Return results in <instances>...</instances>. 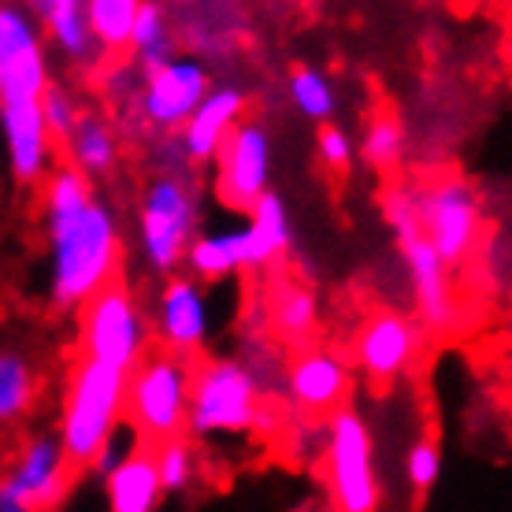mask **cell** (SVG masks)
Segmentation results:
<instances>
[{
	"label": "cell",
	"instance_id": "cell-1",
	"mask_svg": "<svg viewBox=\"0 0 512 512\" xmlns=\"http://www.w3.org/2000/svg\"><path fill=\"white\" fill-rule=\"evenodd\" d=\"M41 190V227L49 245L45 294L52 308L78 312L97 290L119 279L123 227L112 205H104L93 182L71 164H52Z\"/></svg>",
	"mask_w": 512,
	"mask_h": 512
},
{
	"label": "cell",
	"instance_id": "cell-2",
	"mask_svg": "<svg viewBox=\"0 0 512 512\" xmlns=\"http://www.w3.org/2000/svg\"><path fill=\"white\" fill-rule=\"evenodd\" d=\"M271 423V401L264 394V379L245 357H208L193 360L190 409L186 435L193 442H223L249 438Z\"/></svg>",
	"mask_w": 512,
	"mask_h": 512
},
{
	"label": "cell",
	"instance_id": "cell-3",
	"mask_svg": "<svg viewBox=\"0 0 512 512\" xmlns=\"http://www.w3.org/2000/svg\"><path fill=\"white\" fill-rule=\"evenodd\" d=\"M201 231V179L193 164L160 167L145 182L138 205V253L153 275L182 268L193 234Z\"/></svg>",
	"mask_w": 512,
	"mask_h": 512
},
{
	"label": "cell",
	"instance_id": "cell-4",
	"mask_svg": "<svg viewBox=\"0 0 512 512\" xmlns=\"http://www.w3.org/2000/svg\"><path fill=\"white\" fill-rule=\"evenodd\" d=\"M123 394H127V372L119 368H108L93 357H78L67 368L60 412H56V435L78 472H86L97 449L119 431Z\"/></svg>",
	"mask_w": 512,
	"mask_h": 512
},
{
	"label": "cell",
	"instance_id": "cell-5",
	"mask_svg": "<svg viewBox=\"0 0 512 512\" xmlns=\"http://www.w3.org/2000/svg\"><path fill=\"white\" fill-rule=\"evenodd\" d=\"M383 219L394 231V242L401 249L405 271L412 282V301L420 327L446 334L461 323V294L453 286V268L435 253V245L423 238L420 216H416V186H390L383 197Z\"/></svg>",
	"mask_w": 512,
	"mask_h": 512
},
{
	"label": "cell",
	"instance_id": "cell-6",
	"mask_svg": "<svg viewBox=\"0 0 512 512\" xmlns=\"http://www.w3.org/2000/svg\"><path fill=\"white\" fill-rule=\"evenodd\" d=\"M190 379L193 360L153 346L127 372V394H123V423L138 442L153 446L160 438L186 431V409H190Z\"/></svg>",
	"mask_w": 512,
	"mask_h": 512
},
{
	"label": "cell",
	"instance_id": "cell-7",
	"mask_svg": "<svg viewBox=\"0 0 512 512\" xmlns=\"http://www.w3.org/2000/svg\"><path fill=\"white\" fill-rule=\"evenodd\" d=\"M153 349L149 312L141 308L138 294L127 282H108L104 290L78 308V357H93L130 372Z\"/></svg>",
	"mask_w": 512,
	"mask_h": 512
},
{
	"label": "cell",
	"instance_id": "cell-8",
	"mask_svg": "<svg viewBox=\"0 0 512 512\" xmlns=\"http://www.w3.org/2000/svg\"><path fill=\"white\" fill-rule=\"evenodd\" d=\"M323 483L331 505L342 512L379 509V475H375V438L357 409H334L323 427Z\"/></svg>",
	"mask_w": 512,
	"mask_h": 512
},
{
	"label": "cell",
	"instance_id": "cell-9",
	"mask_svg": "<svg viewBox=\"0 0 512 512\" xmlns=\"http://www.w3.org/2000/svg\"><path fill=\"white\" fill-rule=\"evenodd\" d=\"M416 216L423 238L453 271L472 260L487 231L483 197L461 175H442L427 186H416Z\"/></svg>",
	"mask_w": 512,
	"mask_h": 512
},
{
	"label": "cell",
	"instance_id": "cell-10",
	"mask_svg": "<svg viewBox=\"0 0 512 512\" xmlns=\"http://www.w3.org/2000/svg\"><path fill=\"white\" fill-rule=\"evenodd\" d=\"M75 475L78 468L56 431L23 438L8 468L0 472V512L60 509L75 490Z\"/></svg>",
	"mask_w": 512,
	"mask_h": 512
},
{
	"label": "cell",
	"instance_id": "cell-11",
	"mask_svg": "<svg viewBox=\"0 0 512 512\" xmlns=\"http://www.w3.org/2000/svg\"><path fill=\"white\" fill-rule=\"evenodd\" d=\"M149 327H153V346L179 353L186 360L201 357L216 331V308H212L208 282L182 268L164 275L153 312H149Z\"/></svg>",
	"mask_w": 512,
	"mask_h": 512
},
{
	"label": "cell",
	"instance_id": "cell-12",
	"mask_svg": "<svg viewBox=\"0 0 512 512\" xmlns=\"http://www.w3.org/2000/svg\"><path fill=\"white\" fill-rule=\"evenodd\" d=\"M138 78L141 86L134 90L130 101L138 108L141 127L153 130V134H175L212 86V71H208L205 60L186 56V52H175L171 60H164L160 67Z\"/></svg>",
	"mask_w": 512,
	"mask_h": 512
},
{
	"label": "cell",
	"instance_id": "cell-13",
	"mask_svg": "<svg viewBox=\"0 0 512 512\" xmlns=\"http://www.w3.org/2000/svg\"><path fill=\"white\" fill-rule=\"evenodd\" d=\"M208 164H212V190H216L219 205L231 212H245L260 193L271 190L275 153H271L268 127L256 119H242L223 138Z\"/></svg>",
	"mask_w": 512,
	"mask_h": 512
},
{
	"label": "cell",
	"instance_id": "cell-14",
	"mask_svg": "<svg viewBox=\"0 0 512 512\" xmlns=\"http://www.w3.org/2000/svg\"><path fill=\"white\" fill-rule=\"evenodd\" d=\"M52 78L49 41L23 0H0V101L41 97Z\"/></svg>",
	"mask_w": 512,
	"mask_h": 512
},
{
	"label": "cell",
	"instance_id": "cell-15",
	"mask_svg": "<svg viewBox=\"0 0 512 512\" xmlns=\"http://www.w3.org/2000/svg\"><path fill=\"white\" fill-rule=\"evenodd\" d=\"M423 353V327L405 312H375L353 338V360L372 383H394Z\"/></svg>",
	"mask_w": 512,
	"mask_h": 512
},
{
	"label": "cell",
	"instance_id": "cell-16",
	"mask_svg": "<svg viewBox=\"0 0 512 512\" xmlns=\"http://www.w3.org/2000/svg\"><path fill=\"white\" fill-rule=\"evenodd\" d=\"M282 383H286V394H290V405H294L301 416H331L334 409H342L349 401V390H353V372H349L346 357H338L334 349L323 346H301L290 357L286 372H282Z\"/></svg>",
	"mask_w": 512,
	"mask_h": 512
},
{
	"label": "cell",
	"instance_id": "cell-17",
	"mask_svg": "<svg viewBox=\"0 0 512 512\" xmlns=\"http://www.w3.org/2000/svg\"><path fill=\"white\" fill-rule=\"evenodd\" d=\"M0 134H4V156L19 186H38L45 171L56 164V141H52L41 97H8L0 101Z\"/></svg>",
	"mask_w": 512,
	"mask_h": 512
},
{
	"label": "cell",
	"instance_id": "cell-18",
	"mask_svg": "<svg viewBox=\"0 0 512 512\" xmlns=\"http://www.w3.org/2000/svg\"><path fill=\"white\" fill-rule=\"evenodd\" d=\"M245 108H249V93L242 86H234V82L216 86L212 82L205 97L197 101V108L186 116V123L175 130L179 134L175 145H179L182 160L193 167H205L223 145V138L245 119Z\"/></svg>",
	"mask_w": 512,
	"mask_h": 512
},
{
	"label": "cell",
	"instance_id": "cell-19",
	"mask_svg": "<svg viewBox=\"0 0 512 512\" xmlns=\"http://www.w3.org/2000/svg\"><path fill=\"white\" fill-rule=\"evenodd\" d=\"M104 501L112 512H153L164 501V487L156 475L153 446L134 442L108 472L101 475Z\"/></svg>",
	"mask_w": 512,
	"mask_h": 512
},
{
	"label": "cell",
	"instance_id": "cell-20",
	"mask_svg": "<svg viewBox=\"0 0 512 512\" xmlns=\"http://www.w3.org/2000/svg\"><path fill=\"white\" fill-rule=\"evenodd\" d=\"M30 15L38 19L41 34L52 49L75 67H101V52L90 38L86 23V0H23Z\"/></svg>",
	"mask_w": 512,
	"mask_h": 512
},
{
	"label": "cell",
	"instance_id": "cell-21",
	"mask_svg": "<svg viewBox=\"0 0 512 512\" xmlns=\"http://www.w3.org/2000/svg\"><path fill=\"white\" fill-rule=\"evenodd\" d=\"M245 242H249V275L282 264L294 249V223L290 208L279 193H260L253 205L245 208Z\"/></svg>",
	"mask_w": 512,
	"mask_h": 512
},
{
	"label": "cell",
	"instance_id": "cell-22",
	"mask_svg": "<svg viewBox=\"0 0 512 512\" xmlns=\"http://www.w3.org/2000/svg\"><path fill=\"white\" fill-rule=\"evenodd\" d=\"M60 149H64L67 164L82 171L90 182L108 179L119 167V160H123V138H119L116 123L101 116V112H93V108H86L78 116L71 134L60 141Z\"/></svg>",
	"mask_w": 512,
	"mask_h": 512
},
{
	"label": "cell",
	"instance_id": "cell-23",
	"mask_svg": "<svg viewBox=\"0 0 512 512\" xmlns=\"http://www.w3.org/2000/svg\"><path fill=\"white\" fill-rule=\"evenodd\" d=\"M268 327L275 331L282 346H308L320 331V297H316V290L305 282L279 275L268 290Z\"/></svg>",
	"mask_w": 512,
	"mask_h": 512
},
{
	"label": "cell",
	"instance_id": "cell-24",
	"mask_svg": "<svg viewBox=\"0 0 512 512\" xmlns=\"http://www.w3.org/2000/svg\"><path fill=\"white\" fill-rule=\"evenodd\" d=\"M182 268L197 275L201 282L216 286V282L249 275V242H245V227H223V231H197Z\"/></svg>",
	"mask_w": 512,
	"mask_h": 512
},
{
	"label": "cell",
	"instance_id": "cell-25",
	"mask_svg": "<svg viewBox=\"0 0 512 512\" xmlns=\"http://www.w3.org/2000/svg\"><path fill=\"white\" fill-rule=\"evenodd\" d=\"M41 386V368L23 349L0 346V431H12L34 416Z\"/></svg>",
	"mask_w": 512,
	"mask_h": 512
},
{
	"label": "cell",
	"instance_id": "cell-26",
	"mask_svg": "<svg viewBox=\"0 0 512 512\" xmlns=\"http://www.w3.org/2000/svg\"><path fill=\"white\" fill-rule=\"evenodd\" d=\"M179 52V30H175V19L167 12L164 0H141L138 19L130 26V41H127V60L130 67L145 75L160 67L164 60H171Z\"/></svg>",
	"mask_w": 512,
	"mask_h": 512
},
{
	"label": "cell",
	"instance_id": "cell-27",
	"mask_svg": "<svg viewBox=\"0 0 512 512\" xmlns=\"http://www.w3.org/2000/svg\"><path fill=\"white\" fill-rule=\"evenodd\" d=\"M141 0H86V23H90V38L101 52L104 64L123 60L127 56L130 26L138 19Z\"/></svg>",
	"mask_w": 512,
	"mask_h": 512
},
{
	"label": "cell",
	"instance_id": "cell-28",
	"mask_svg": "<svg viewBox=\"0 0 512 512\" xmlns=\"http://www.w3.org/2000/svg\"><path fill=\"white\" fill-rule=\"evenodd\" d=\"M153 461H156V475H160V487H164V498L167 494H186L193 487L197 472H201L197 442L186 431L153 442Z\"/></svg>",
	"mask_w": 512,
	"mask_h": 512
},
{
	"label": "cell",
	"instance_id": "cell-29",
	"mask_svg": "<svg viewBox=\"0 0 512 512\" xmlns=\"http://www.w3.org/2000/svg\"><path fill=\"white\" fill-rule=\"evenodd\" d=\"M405 127H401V119L383 112V116L368 119V127H364V138H360L357 153L360 160L372 167V171H394L401 160H405Z\"/></svg>",
	"mask_w": 512,
	"mask_h": 512
},
{
	"label": "cell",
	"instance_id": "cell-30",
	"mask_svg": "<svg viewBox=\"0 0 512 512\" xmlns=\"http://www.w3.org/2000/svg\"><path fill=\"white\" fill-rule=\"evenodd\" d=\"M286 90H290V101H294L297 112L305 119H312V123H327L338 112L334 82L323 75L320 67H297L294 75H290V82H286Z\"/></svg>",
	"mask_w": 512,
	"mask_h": 512
},
{
	"label": "cell",
	"instance_id": "cell-31",
	"mask_svg": "<svg viewBox=\"0 0 512 512\" xmlns=\"http://www.w3.org/2000/svg\"><path fill=\"white\" fill-rule=\"evenodd\" d=\"M82 112H86L82 97H78L71 86L56 82V78H49V86H45V93H41V116H45V127H49V134H52V141H56V145L71 134V127L78 123V116H82Z\"/></svg>",
	"mask_w": 512,
	"mask_h": 512
},
{
	"label": "cell",
	"instance_id": "cell-32",
	"mask_svg": "<svg viewBox=\"0 0 512 512\" xmlns=\"http://www.w3.org/2000/svg\"><path fill=\"white\" fill-rule=\"evenodd\" d=\"M405 475H409V487L416 494L435 490V483L442 479V449L431 438H420L416 446L405 453Z\"/></svg>",
	"mask_w": 512,
	"mask_h": 512
},
{
	"label": "cell",
	"instance_id": "cell-33",
	"mask_svg": "<svg viewBox=\"0 0 512 512\" xmlns=\"http://www.w3.org/2000/svg\"><path fill=\"white\" fill-rule=\"evenodd\" d=\"M316 153H320L327 171H349L353 156H357V145H353V138L342 127L323 123V130L316 134Z\"/></svg>",
	"mask_w": 512,
	"mask_h": 512
}]
</instances>
